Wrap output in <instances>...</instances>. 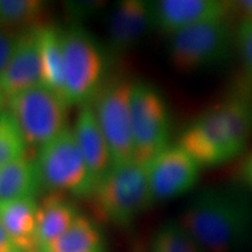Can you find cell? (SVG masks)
<instances>
[{"instance_id":"7402d4cb","label":"cell","mask_w":252,"mask_h":252,"mask_svg":"<svg viewBox=\"0 0 252 252\" xmlns=\"http://www.w3.org/2000/svg\"><path fill=\"white\" fill-rule=\"evenodd\" d=\"M26 144L7 111L0 112V168L26 153Z\"/></svg>"},{"instance_id":"8fae6325","label":"cell","mask_w":252,"mask_h":252,"mask_svg":"<svg viewBox=\"0 0 252 252\" xmlns=\"http://www.w3.org/2000/svg\"><path fill=\"white\" fill-rule=\"evenodd\" d=\"M150 4L153 28L168 35L208 21L229 20L235 13L234 2L220 0H157Z\"/></svg>"},{"instance_id":"8992f818","label":"cell","mask_w":252,"mask_h":252,"mask_svg":"<svg viewBox=\"0 0 252 252\" xmlns=\"http://www.w3.org/2000/svg\"><path fill=\"white\" fill-rule=\"evenodd\" d=\"M34 163L41 190L69 193L78 197L93 194V180L72 128L68 127L37 149Z\"/></svg>"},{"instance_id":"f546056e","label":"cell","mask_w":252,"mask_h":252,"mask_svg":"<svg viewBox=\"0 0 252 252\" xmlns=\"http://www.w3.org/2000/svg\"><path fill=\"white\" fill-rule=\"evenodd\" d=\"M1 112H2V111H1Z\"/></svg>"},{"instance_id":"ac0fdd59","label":"cell","mask_w":252,"mask_h":252,"mask_svg":"<svg viewBox=\"0 0 252 252\" xmlns=\"http://www.w3.org/2000/svg\"><path fill=\"white\" fill-rule=\"evenodd\" d=\"M39 48L42 84L64 99V56L59 28L47 25L40 27Z\"/></svg>"},{"instance_id":"f1b7e54d","label":"cell","mask_w":252,"mask_h":252,"mask_svg":"<svg viewBox=\"0 0 252 252\" xmlns=\"http://www.w3.org/2000/svg\"><path fill=\"white\" fill-rule=\"evenodd\" d=\"M4 104H5V97L4 94H1V91H0V112L2 111V106H4Z\"/></svg>"},{"instance_id":"d6986e66","label":"cell","mask_w":252,"mask_h":252,"mask_svg":"<svg viewBox=\"0 0 252 252\" xmlns=\"http://www.w3.org/2000/svg\"><path fill=\"white\" fill-rule=\"evenodd\" d=\"M40 252H105V241L98 225L80 214L72 225Z\"/></svg>"},{"instance_id":"277c9868","label":"cell","mask_w":252,"mask_h":252,"mask_svg":"<svg viewBox=\"0 0 252 252\" xmlns=\"http://www.w3.org/2000/svg\"><path fill=\"white\" fill-rule=\"evenodd\" d=\"M64 56V100L69 106L84 105L104 86L106 55L102 46L80 25L60 30Z\"/></svg>"},{"instance_id":"603a6c76","label":"cell","mask_w":252,"mask_h":252,"mask_svg":"<svg viewBox=\"0 0 252 252\" xmlns=\"http://www.w3.org/2000/svg\"><path fill=\"white\" fill-rule=\"evenodd\" d=\"M235 46L241 55L244 69L252 81V23L239 21L235 30Z\"/></svg>"},{"instance_id":"e0dca14e","label":"cell","mask_w":252,"mask_h":252,"mask_svg":"<svg viewBox=\"0 0 252 252\" xmlns=\"http://www.w3.org/2000/svg\"><path fill=\"white\" fill-rule=\"evenodd\" d=\"M41 190L34 157L26 153L0 168V202L33 197Z\"/></svg>"},{"instance_id":"5bb4252c","label":"cell","mask_w":252,"mask_h":252,"mask_svg":"<svg viewBox=\"0 0 252 252\" xmlns=\"http://www.w3.org/2000/svg\"><path fill=\"white\" fill-rule=\"evenodd\" d=\"M72 131L89 169L94 189L97 184L110 172L113 163L109 145L90 103L81 106Z\"/></svg>"},{"instance_id":"9a60e30c","label":"cell","mask_w":252,"mask_h":252,"mask_svg":"<svg viewBox=\"0 0 252 252\" xmlns=\"http://www.w3.org/2000/svg\"><path fill=\"white\" fill-rule=\"evenodd\" d=\"M0 223L18 252H40L35 198L27 197L0 202Z\"/></svg>"},{"instance_id":"3957f363","label":"cell","mask_w":252,"mask_h":252,"mask_svg":"<svg viewBox=\"0 0 252 252\" xmlns=\"http://www.w3.org/2000/svg\"><path fill=\"white\" fill-rule=\"evenodd\" d=\"M90 197L96 216L121 228L133 224L154 204L146 167L134 161L113 166L97 184Z\"/></svg>"},{"instance_id":"cb8c5ba5","label":"cell","mask_w":252,"mask_h":252,"mask_svg":"<svg viewBox=\"0 0 252 252\" xmlns=\"http://www.w3.org/2000/svg\"><path fill=\"white\" fill-rule=\"evenodd\" d=\"M20 33L0 28V81H1L2 75L11 61Z\"/></svg>"},{"instance_id":"83f0119b","label":"cell","mask_w":252,"mask_h":252,"mask_svg":"<svg viewBox=\"0 0 252 252\" xmlns=\"http://www.w3.org/2000/svg\"><path fill=\"white\" fill-rule=\"evenodd\" d=\"M241 174L243 180L249 187L252 188V152L245 158L241 168Z\"/></svg>"},{"instance_id":"2e32d148","label":"cell","mask_w":252,"mask_h":252,"mask_svg":"<svg viewBox=\"0 0 252 252\" xmlns=\"http://www.w3.org/2000/svg\"><path fill=\"white\" fill-rule=\"evenodd\" d=\"M76 206L64 194L50 191L37 203V239L40 250L64 234L77 219Z\"/></svg>"},{"instance_id":"ba28073f","label":"cell","mask_w":252,"mask_h":252,"mask_svg":"<svg viewBox=\"0 0 252 252\" xmlns=\"http://www.w3.org/2000/svg\"><path fill=\"white\" fill-rule=\"evenodd\" d=\"M133 161L146 167L169 146L171 113L166 99L156 87L133 82L131 93Z\"/></svg>"},{"instance_id":"7c38bea8","label":"cell","mask_w":252,"mask_h":252,"mask_svg":"<svg viewBox=\"0 0 252 252\" xmlns=\"http://www.w3.org/2000/svg\"><path fill=\"white\" fill-rule=\"evenodd\" d=\"M39 30L32 28L19 34L17 47L0 81L5 99L42 84Z\"/></svg>"},{"instance_id":"4fadbf2b","label":"cell","mask_w":252,"mask_h":252,"mask_svg":"<svg viewBox=\"0 0 252 252\" xmlns=\"http://www.w3.org/2000/svg\"><path fill=\"white\" fill-rule=\"evenodd\" d=\"M108 39L115 54L134 48L153 28L150 1L123 0L113 6L108 18Z\"/></svg>"},{"instance_id":"6da1fadb","label":"cell","mask_w":252,"mask_h":252,"mask_svg":"<svg viewBox=\"0 0 252 252\" xmlns=\"http://www.w3.org/2000/svg\"><path fill=\"white\" fill-rule=\"evenodd\" d=\"M176 220L206 252L252 249V196L237 186L202 189Z\"/></svg>"},{"instance_id":"44dd1931","label":"cell","mask_w":252,"mask_h":252,"mask_svg":"<svg viewBox=\"0 0 252 252\" xmlns=\"http://www.w3.org/2000/svg\"><path fill=\"white\" fill-rule=\"evenodd\" d=\"M153 252H206L178 220L163 223L154 234Z\"/></svg>"},{"instance_id":"5b68a950","label":"cell","mask_w":252,"mask_h":252,"mask_svg":"<svg viewBox=\"0 0 252 252\" xmlns=\"http://www.w3.org/2000/svg\"><path fill=\"white\" fill-rule=\"evenodd\" d=\"M234 45L235 32L229 20H214L169 35L167 54L176 71L190 74L224 64Z\"/></svg>"},{"instance_id":"484cf974","label":"cell","mask_w":252,"mask_h":252,"mask_svg":"<svg viewBox=\"0 0 252 252\" xmlns=\"http://www.w3.org/2000/svg\"><path fill=\"white\" fill-rule=\"evenodd\" d=\"M235 13L241 14L242 20L252 23V0H239L234 2Z\"/></svg>"},{"instance_id":"30bf717a","label":"cell","mask_w":252,"mask_h":252,"mask_svg":"<svg viewBox=\"0 0 252 252\" xmlns=\"http://www.w3.org/2000/svg\"><path fill=\"white\" fill-rule=\"evenodd\" d=\"M153 203L189 193L200 179L201 166L178 144L169 145L146 166Z\"/></svg>"},{"instance_id":"7a4b0ae2","label":"cell","mask_w":252,"mask_h":252,"mask_svg":"<svg viewBox=\"0 0 252 252\" xmlns=\"http://www.w3.org/2000/svg\"><path fill=\"white\" fill-rule=\"evenodd\" d=\"M213 152L225 163L241 156L252 137V90L234 89L190 123Z\"/></svg>"},{"instance_id":"9c48e42d","label":"cell","mask_w":252,"mask_h":252,"mask_svg":"<svg viewBox=\"0 0 252 252\" xmlns=\"http://www.w3.org/2000/svg\"><path fill=\"white\" fill-rule=\"evenodd\" d=\"M132 86V82L117 78L104 84L94 98V115L109 145L113 166L133 161Z\"/></svg>"},{"instance_id":"d4e9b609","label":"cell","mask_w":252,"mask_h":252,"mask_svg":"<svg viewBox=\"0 0 252 252\" xmlns=\"http://www.w3.org/2000/svg\"><path fill=\"white\" fill-rule=\"evenodd\" d=\"M99 7L100 2L98 1H72L68 2L67 5L69 15H72V17H76L80 19L83 17H88V15L94 13V11L99 9Z\"/></svg>"},{"instance_id":"4316f807","label":"cell","mask_w":252,"mask_h":252,"mask_svg":"<svg viewBox=\"0 0 252 252\" xmlns=\"http://www.w3.org/2000/svg\"><path fill=\"white\" fill-rule=\"evenodd\" d=\"M0 252H18L1 223H0Z\"/></svg>"},{"instance_id":"52a82bcc","label":"cell","mask_w":252,"mask_h":252,"mask_svg":"<svg viewBox=\"0 0 252 252\" xmlns=\"http://www.w3.org/2000/svg\"><path fill=\"white\" fill-rule=\"evenodd\" d=\"M7 112L13 118L25 144L40 149L67 130L68 104L43 84L6 99Z\"/></svg>"},{"instance_id":"ffe728a7","label":"cell","mask_w":252,"mask_h":252,"mask_svg":"<svg viewBox=\"0 0 252 252\" xmlns=\"http://www.w3.org/2000/svg\"><path fill=\"white\" fill-rule=\"evenodd\" d=\"M46 8L40 0H0V28L20 33L45 26Z\"/></svg>"}]
</instances>
